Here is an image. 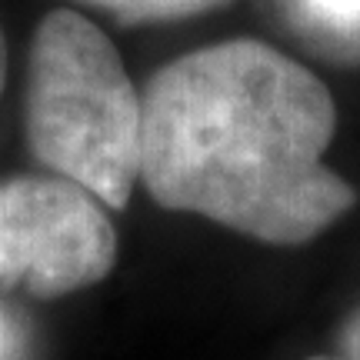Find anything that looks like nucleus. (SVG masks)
I'll return each instance as SVG.
<instances>
[{
	"instance_id": "5",
	"label": "nucleus",
	"mask_w": 360,
	"mask_h": 360,
	"mask_svg": "<svg viewBox=\"0 0 360 360\" xmlns=\"http://www.w3.org/2000/svg\"><path fill=\"white\" fill-rule=\"evenodd\" d=\"M77 4L110 13L124 24H164V20H184V17L207 13L227 0H77Z\"/></svg>"
},
{
	"instance_id": "9",
	"label": "nucleus",
	"mask_w": 360,
	"mask_h": 360,
	"mask_svg": "<svg viewBox=\"0 0 360 360\" xmlns=\"http://www.w3.org/2000/svg\"><path fill=\"white\" fill-rule=\"evenodd\" d=\"M307 360H340V357H307Z\"/></svg>"
},
{
	"instance_id": "8",
	"label": "nucleus",
	"mask_w": 360,
	"mask_h": 360,
	"mask_svg": "<svg viewBox=\"0 0 360 360\" xmlns=\"http://www.w3.org/2000/svg\"><path fill=\"white\" fill-rule=\"evenodd\" d=\"M7 84V37H4V27H0V94Z\"/></svg>"
},
{
	"instance_id": "2",
	"label": "nucleus",
	"mask_w": 360,
	"mask_h": 360,
	"mask_svg": "<svg viewBox=\"0 0 360 360\" xmlns=\"http://www.w3.org/2000/svg\"><path fill=\"white\" fill-rule=\"evenodd\" d=\"M27 147L40 167L80 184L107 210L141 180L143 103L114 40L70 7L34 30L24 101Z\"/></svg>"
},
{
	"instance_id": "1",
	"label": "nucleus",
	"mask_w": 360,
	"mask_h": 360,
	"mask_svg": "<svg viewBox=\"0 0 360 360\" xmlns=\"http://www.w3.org/2000/svg\"><path fill=\"white\" fill-rule=\"evenodd\" d=\"M141 103V184L167 210L297 247L357 204V187L323 164L337 134L330 90L270 44L184 53L147 80Z\"/></svg>"
},
{
	"instance_id": "4",
	"label": "nucleus",
	"mask_w": 360,
	"mask_h": 360,
	"mask_svg": "<svg viewBox=\"0 0 360 360\" xmlns=\"http://www.w3.org/2000/svg\"><path fill=\"white\" fill-rule=\"evenodd\" d=\"M264 11L314 57L337 67L360 64V0H264Z\"/></svg>"
},
{
	"instance_id": "3",
	"label": "nucleus",
	"mask_w": 360,
	"mask_h": 360,
	"mask_svg": "<svg viewBox=\"0 0 360 360\" xmlns=\"http://www.w3.org/2000/svg\"><path fill=\"white\" fill-rule=\"evenodd\" d=\"M103 204L67 177L0 180V287L57 297L101 283L117 264Z\"/></svg>"
},
{
	"instance_id": "6",
	"label": "nucleus",
	"mask_w": 360,
	"mask_h": 360,
	"mask_svg": "<svg viewBox=\"0 0 360 360\" xmlns=\"http://www.w3.org/2000/svg\"><path fill=\"white\" fill-rule=\"evenodd\" d=\"M340 360H360V310H354L340 327Z\"/></svg>"
},
{
	"instance_id": "7",
	"label": "nucleus",
	"mask_w": 360,
	"mask_h": 360,
	"mask_svg": "<svg viewBox=\"0 0 360 360\" xmlns=\"http://www.w3.org/2000/svg\"><path fill=\"white\" fill-rule=\"evenodd\" d=\"M13 344H17V337H13L7 317L0 314V360H11L13 357Z\"/></svg>"
}]
</instances>
